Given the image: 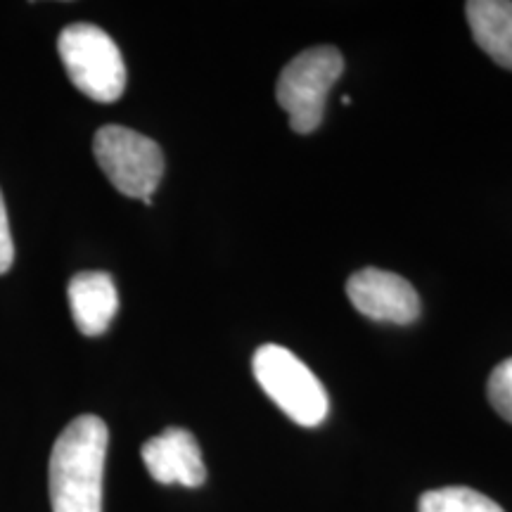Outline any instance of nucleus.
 <instances>
[{"label": "nucleus", "mask_w": 512, "mask_h": 512, "mask_svg": "<svg viewBox=\"0 0 512 512\" xmlns=\"http://www.w3.org/2000/svg\"><path fill=\"white\" fill-rule=\"evenodd\" d=\"M110 432L98 415H81L64 427L50 456L53 512H102V472Z\"/></svg>", "instance_id": "nucleus-1"}, {"label": "nucleus", "mask_w": 512, "mask_h": 512, "mask_svg": "<svg viewBox=\"0 0 512 512\" xmlns=\"http://www.w3.org/2000/svg\"><path fill=\"white\" fill-rule=\"evenodd\" d=\"M252 370L268 399L297 425L318 427L328 418V392L290 349L264 344L256 349Z\"/></svg>", "instance_id": "nucleus-2"}, {"label": "nucleus", "mask_w": 512, "mask_h": 512, "mask_svg": "<svg viewBox=\"0 0 512 512\" xmlns=\"http://www.w3.org/2000/svg\"><path fill=\"white\" fill-rule=\"evenodd\" d=\"M69 79L95 102H114L124 95L126 64L117 43L95 24H69L57 38Z\"/></svg>", "instance_id": "nucleus-3"}, {"label": "nucleus", "mask_w": 512, "mask_h": 512, "mask_svg": "<svg viewBox=\"0 0 512 512\" xmlns=\"http://www.w3.org/2000/svg\"><path fill=\"white\" fill-rule=\"evenodd\" d=\"M344 72V57L332 46L304 50L285 64L275 98L290 117L294 133H313L325 114L330 88Z\"/></svg>", "instance_id": "nucleus-4"}, {"label": "nucleus", "mask_w": 512, "mask_h": 512, "mask_svg": "<svg viewBox=\"0 0 512 512\" xmlns=\"http://www.w3.org/2000/svg\"><path fill=\"white\" fill-rule=\"evenodd\" d=\"M93 152L110 183L126 197L150 200L164 176L159 145L131 128L102 126L93 138Z\"/></svg>", "instance_id": "nucleus-5"}, {"label": "nucleus", "mask_w": 512, "mask_h": 512, "mask_svg": "<svg viewBox=\"0 0 512 512\" xmlns=\"http://www.w3.org/2000/svg\"><path fill=\"white\" fill-rule=\"evenodd\" d=\"M347 294L363 316L377 323L408 325L420 316V297L415 287L401 275L380 268H363L351 275Z\"/></svg>", "instance_id": "nucleus-6"}, {"label": "nucleus", "mask_w": 512, "mask_h": 512, "mask_svg": "<svg viewBox=\"0 0 512 512\" xmlns=\"http://www.w3.org/2000/svg\"><path fill=\"white\" fill-rule=\"evenodd\" d=\"M140 456L150 477L159 484H181L195 489L207 479L200 444L181 427H169L159 437L145 441Z\"/></svg>", "instance_id": "nucleus-7"}, {"label": "nucleus", "mask_w": 512, "mask_h": 512, "mask_svg": "<svg viewBox=\"0 0 512 512\" xmlns=\"http://www.w3.org/2000/svg\"><path fill=\"white\" fill-rule=\"evenodd\" d=\"M69 306L76 328L86 337H98L112 325L119 311V294L110 273L86 271L69 283Z\"/></svg>", "instance_id": "nucleus-8"}, {"label": "nucleus", "mask_w": 512, "mask_h": 512, "mask_svg": "<svg viewBox=\"0 0 512 512\" xmlns=\"http://www.w3.org/2000/svg\"><path fill=\"white\" fill-rule=\"evenodd\" d=\"M465 12L477 46L496 64L512 72V3L470 0Z\"/></svg>", "instance_id": "nucleus-9"}, {"label": "nucleus", "mask_w": 512, "mask_h": 512, "mask_svg": "<svg viewBox=\"0 0 512 512\" xmlns=\"http://www.w3.org/2000/svg\"><path fill=\"white\" fill-rule=\"evenodd\" d=\"M418 512H505L489 496L467 486H444L420 496Z\"/></svg>", "instance_id": "nucleus-10"}, {"label": "nucleus", "mask_w": 512, "mask_h": 512, "mask_svg": "<svg viewBox=\"0 0 512 512\" xmlns=\"http://www.w3.org/2000/svg\"><path fill=\"white\" fill-rule=\"evenodd\" d=\"M486 394H489L494 411L501 415L503 420L512 422V358L498 363L494 368V373L489 377Z\"/></svg>", "instance_id": "nucleus-11"}, {"label": "nucleus", "mask_w": 512, "mask_h": 512, "mask_svg": "<svg viewBox=\"0 0 512 512\" xmlns=\"http://www.w3.org/2000/svg\"><path fill=\"white\" fill-rule=\"evenodd\" d=\"M12 261H15V245H12L8 211H5L3 195H0V275L10 271Z\"/></svg>", "instance_id": "nucleus-12"}]
</instances>
